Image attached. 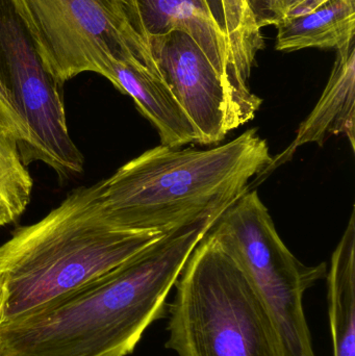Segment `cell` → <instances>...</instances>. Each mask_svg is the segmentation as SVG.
I'll return each mask as SVG.
<instances>
[{
	"label": "cell",
	"mask_w": 355,
	"mask_h": 356,
	"mask_svg": "<svg viewBox=\"0 0 355 356\" xmlns=\"http://www.w3.org/2000/svg\"><path fill=\"white\" fill-rule=\"evenodd\" d=\"M226 209L163 234L104 275L45 309L0 323V356H127L166 316L167 297Z\"/></svg>",
	"instance_id": "6da1fadb"
},
{
	"label": "cell",
	"mask_w": 355,
	"mask_h": 356,
	"mask_svg": "<svg viewBox=\"0 0 355 356\" xmlns=\"http://www.w3.org/2000/svg\"><path fill=\"white\" fill-rule=\"evenodd\" d=\"M272 161L256 129L206 149L160 144L95 184L96 196L113 227L167 234L229 207Z\"/></svg>",
	"instance_id": "7a4b0ae2"
},
{
	"label": "cell",
	"mask_w": 355,
	"mask_h": 356,
	"mask_svg": "<svg viewBox=\"0 0 355 356\" xmlns=\"http://www.w3.org/2000/svg\"><path fill=\"white\" fill-rule=\"evenodd\" d=\"M165 234L113 227L95 184L81 186L0 245L1 323L45 309L124 263Z\"/></svg>",
	"instance_id": "3957f363"
},
{
	"label": "cell",
	"mask_w": 355,
	"mask_h": 356,
	"mask_svg": "<svg viewBox=\"0 0 355 356\" xmlns=\"http://www.w3.org/2000/svg\"><path fill=\"white\" fill-rule=\"evenodd\" d=\"M174 286L166 347L177 355L286 356L268 309L210 234L194 249Z\"/></svg>",
	"instance_id": "277c9868"
},
{
	"label": "cell",
	"mask_w": 355,
	"mask_h": 356,
	"mask_svg": "<svg viewBox=\"0 0 355 356\" xmlns=\"http://www.w3.org/2000/svg\"><path fill=\"white\" fill-rule=\"evenodd\" d=\"M46 70L60 86L104 76L110 58L158 75L135 0H10Z\"/></svg>",
	"instance_id": "5b68a950"
},
{
	"label": "cell",
	"mask_w": 355,
	"mask_h": 356,
	"mask_svg": "<svg viewBox=\"0 0 355 356\" xmlns=\"http://www.w3.org/2000/svg\"><path fill=\"white\" fill-rule=\"evenodd\" d=\"M208 234L241 268L268 309L286 356H316L302 299L327 276V264L304 265L294 257L256 190L231 203Z\"/></svg>",
	"instance_id": "8992f818"
},
{
	"label": "cell",
	"mask_w": 355,
	"mask_h": 356,
	"mask_svg": "<svg viewBox=\"0 0 355 356\" xmlns=\"http://www.w3.org/2000/svg\"><path fill=\"white\" fill-rule=\"evenodd\" d=\"M149 35L181 31L193 38L222 79L231 113L254 120L263 104L248 79L264 46L246 0H135Z\"/></svg>",
	"instance_id": "52a82bcc"
},
{
	"label": "cell",
	"mask_w": 355,
	"mask_h": 356,
	"mask_svg": "<svg viewBox=\"0 0 355 356\" xmlns=\"http://www.w3.org/2000/svg\"><path fill=\"white\" fill-rule=\"evenodd\" d=\"M0 77L26 124L23 163H44L60 179L81 175L85 158L69 133L63 87L46 70L10 0H0Z\"/></svg>",
	"instance_id": "ba28073f"
},
{
	"label": "cell",
	"mask_w": 355,
	"mask_h": 356,
	"mask_svg": "<svg viewBox=\"0 0 355 356\" xmlns=\"http://www.w3.org/2000/svg\"><path fill=\"white\" fill-rule=\"evenodd\" d=\"M156 70L185 113L201 146L218 145L235 131L222 79L185 31L149 35Z\"/></svg>",
	"instance_id": "9c48e42d"
},
{
	"label": "cell",
	"mask_w": 355,
	"mask_h": 356,
	"mask_svg": "<svg viewBox=\"0 0 355 356\" xmlns=\"http://www.w3.org/2000/svg\"><path fill=\"white\" fill-rule=\"evenodd\" d=\"M337 51L335 66L320 99L308 118L300 124L291 145L283 154L273 158L264 173L271 172L288 162L302 146L310 143L324 145L331 135L347 138L354 152L355 40Z\"/></svg>",
	"instance_id": "30bf717a"
},
{
	"label": "cell",
	"mask_w": 355,
	"mask_h": 356,
	"mask_svg": "<svg viewBox=\"0 0 355 356\" xmlns=\"http://www.w3.org/2000/svg\"><path fill=\"white\" fill-rule=\"evenodd\" d=\"M275 26L279 51L313 47L340 50L354 41L355 0H329L308 14L286 17Z\"/></svg>",
	"instance_id": "8fae6325"
},
{
	"label": "cell",
	"mask_w": 355,
	"mask_h": 356,
	"mask_svg": "<svg viewBox=\"0 0 355 356\" xmlns=\"http://www.w3.org/2000/svg\"><path fill=\"white\" fill-rule=\"evenodd\" d=\"M327 284L333 356H355L354 211L333 251Z\"/></svg>",
	"instance_id": "7c38bea8"
},
{
	"label": "cell",
	"mask_w": 355,
	"mask_h": 356,
	"mask_svg": "<svg viewBox=\"0 0 355 356\" xmlns=\"http://www.w3.org/2000/svg\"><path fill=\"white\" fill-rule=\"evenodd\" d=\"M33 186L18 141L0 117V227L13 223L24 213Z\"/></svg>",
	"instance_id": "4fadbf2b"
},
{
	"label": "cell",
	"mask_w": 355,
	"mask_h": 356,
	"mask_svg": "<svg viewBox=\"0 0 355 356\" xmlns=\"http://www.w3.org/2000/svg\"><path fill=\"white\" fill-rule=\"evenodd\" d=\"M0 117L18 141L19 152H22L28 142L26 124L15 104L12 94L0 77Z\"/></svg>",
	"instance_id": "5bb4252c"
},
{
	"label": "cell",
	"mask_w": 355,
	"mask_h": 356,
	"mask_svg": "<svg viewBox=\"0 0 355 356\" xmlns=\"http://www.w3.org/2000/svg\"><path fill=\"white\" fill-rule=\"evenodd\" d=\"M258 29L276 25L287 17V0H246Z\"/></svg>",
	"instance_id": "9a60e30c"
},
{
	"label": "cell",
	"mask_w": 355,
	"mask_h": 356,
	"mask_svg": "<svg viewBox=\"0 0 355 356\" xmlns=\"http://www.w3.org/2000/svg\"><path fill=\"white\" fill-rule=\"evenodd\" d=\"M287 17L308 14L329 0H287Z\"/></svg>",
	"instance_id": "2e32d148"
}]
</instances>
